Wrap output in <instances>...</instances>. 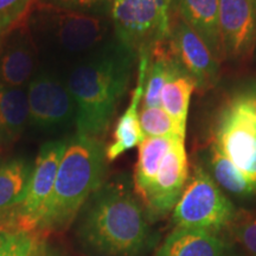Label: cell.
Returning a JSON list of instances; mask_svg holds the SVG:
<instances>
[{
  "mask_svg": "<svg viewBox=\"0 0 256 256\" xmlns=\"http://www.w3.org/2000/svg\"><path fill=\"white\" fill-rule=\"evenodd\" d=\"M66 142L68 140L50 142L42 146L36 164L34 165L26 194L23 202L6 218L10 220L11 226H14L11 230L30 232L36 230L42 210L55 185L56 174L66 151Z\"/></svg>",
  "mask_w": 256,
  "mask_h": 256,
  "instance_id": "cell-8",
  "label": "cell"
},
{
  "mask_svg": "<svg viewBox=\"0 0 256 256\" xmlns=\"http://www.w3.org/2000/svg\"><path fill=\"white\" fill-rule=\"evenodd\" d=\"M46 256H60V255L57 254L55 250H49V248H48V255Z\"/></svg>",
  "mask_w": 256,
  "mask_h": 256,
  "instance_id": "cell-31",
  "label": "cell"
},
{
  "mask_svg": "<svg viewBox=\"0 0 256 256\" xmlns=\"http://www.w3.org/2000/svg\"><path fill=\"white\" fill-rule=\"evenodd\" d=\"M232 234L249 256H256V214L238 218L232 224Z\"/></svg>",
  "mask_w": 256,
  "mask_h": 256,
  "instance_id": "cell-25",
  "label": "cell"
},
{
  "mask_svg": "<svg viewBox=\"0 0 256 256\" xmlns=\"http://www.w3.org/2000/svg\"><path fill=\"white\" fill-rule=\"evenodd\" d=\"M171 55L196 83V89L206 90L218 81L220 62L192 28L178 20L168 36Z\"/></svg>",
  "mask_w": 256,
  "mask_h": 256,
  "instance_id": "cell-11",
  "label": "cell"
},
{
  "mask_svg": "<svg viewBox=\"0 0 256 256\" xmlns=\"http://www.w3.org/2000/svg\"><path fill=\"white\" fill-rule=\"evenodd\" d=\"M152 2H160V4L168 6V8H170V6H171V4H172V0H152Z\"/></svg>",
  "mask_w": 256,
  "mask_h": 256,
  "instance_id": "cell-29",
  "label": "cell"
},
{
  "mask_svg": "<svg viewBox=\"0 0 256 256\" xmlns=\"http://www.w3.org/2000/svg\"><path fill=\"white\" fill-rule=\"evenodd\" d=\"M106 168L107 156L100 139L81 134L69 139L36 230L50 232L68 228L92 194L104 184Z\"/></svg>",
  "mask_w": 256,
  "mask_h": 256,
  "instance_id": "cell-3",
  "label": "cell"
},
{
  "mask_svg": "<svg viewBox=\"0 0 256 256\" xmlns=\"http://www.w3.org/2000/svg\"><path fill=\"white\" fill-rule=\"evenodd\" d=\"M194 89V80L186 72H180L170 80L162 92V108L184 130H186L188 104Z\"/></svg>",
  "mask_w": 256,
  "mask_h": 256,
  "instance_id": "cell-22",
  "label": "cell"
},
{
  "mask_svg": "<svg viewBox=\"0 0 256 256\" xmlns=\"http://www.w3.org/2000/svg\"><path fill=\"white\" fill-rule=\"evenodd\" d=\"M223 58L246 60L256 43V0H220Z\"/></svg>",
  "mask_w": 256,
  "mask_h": 256,
  "instance_id": "cell-12",
  "label": "cell"
},
{
  "mask_svg": "<svg viewBox=\"0 0 256 256\" xmlns=\"http://www.w3.org/2000/svg\"><path fill=\"white\" fill-rule=\"evenodd\" d=\"M188 182L185 138L176 139L162 159L154 180L140 198L148 220H159L174 211Z\"/></svg>",
  "mask_w": 256,
  "mask_h": 256,
  "instance_id": "cell-9",
  "label": "cell"
},
{
  "mask_svg": "<svg viewBox=\"0 0 256 256\" xmlns=\"http://www.w3.org/2000/svg\"><path fill=\"white\" fill-rule=\"evenodd\" d=\"M37 236L23 230H0V256H30Z\"/></svg>",
  "mask_w": 256,
  "mask_h": 256,
  "instance_id": "cell-24",
  "label": "cell"
},
{
  "mask_svg": "<svg viewBox=\"0 0 256 256\" xmlns=\"http://www.w3.org/2000/svg\"><path fill=\"white\" fill-rule=\"evenodd\" d=\"M78 235L101 256H140L151 244L145 211L126 184H102L81 210Z\"/></svg>",
  "mask_w": 256,
  "mask_h": 256,
  "instance_id": "cell-1",
  "label": "cell"
},
{
  "mask_svg": "<svg viewBox=\"0 0 256 256\" xmlns=\"http://www.w3.org/2000/svg\"><path fill=\"white\" fill-rule=\"evenodd\" d=\"M182 20L203 40L215 58H223L218 14L220 0H178Z\"/></svg>",
  "mask_w": 256,
  "mask_h": 256,
  "instance_id": "cell-16",
  "label": "cell"
},
{
  "mask_svg": "<svg viewBox=\"0 0 256 256\" xmlns=\"http://www.w3.org/2000/svg\"><path fill=\"white\" fill-rule=\"evenodd\" d=\"M179 136L145 138L139 145V154L134 170V191L142 198L154 180L166 153ZM183 138V136H182Z\"/></svg>",
  "mask_w": 256,
  "mask_h": 256,
  "instance_id": "cell-19",
  "label": "cell"
},
{
  "mask_svg": "<svg viewBox=\"0 0 256 256\" xmlns=\"http://www.w3.org/2000/svg\"><path fill=\"white\" fill-rule=\"evenodd\" d=\"M32 0H0V23L10 28L18 22Z\"/></svg>",
  "mask_w": 256,
  "mask_h": 256,
  "instance_id": "cell-26",
  "label": "cell"
},
{
  "mask_svg": "<svg viewBox=\"0 0 256 256\" xmlns=\"http://www.w3.org/2000/svg\"><path fill=\"white\" fill-rule=\"evenodd\" d=\"M248 92H250V94H252V98H254V100L256 101V83H255V84H254V86H252V88H249V89H248Z\"/></svg>",
  "mask_w": 256,
  "mask_h": 256,
  "instance_id": "cell-30",
  "label": "cell"
},
{
  "mask_svg": "<svg viewBox=\"0 0 256 256\" xmlns=\"http://www.w3.org/2000/svg\"><path fill=\"white\" fill-rule=\"evenodd\" d=\"M170 8L152 0H114L112 20L119 44L138 56L151 54L168 40Z\"/></svg>",
  "mask_w": 256,
  "mask_h": 256,
  "instance_id": "cell-6",
  "label": "cell"
},
{
  "mask_svg": "<svg viewBox=\"0 0 256 256\" xmlns=\"http://www.w3.org/2000/svg\"><path fill=\"white\" fill-rule=\"evenodd\" d=\"M235 248L218 234L174 228L166 236L154 256H236Z\"/></svg>",
  "mask_w": 256,
  "mask_h": 256,
  "instance_id": "cell-15",
  "label": "cell"
},
{
  "mask_svg": "<svg viewBox=\"0 0 256 256\" xmlns=\"http://www.w3.org/2000/svg\"><path fill=\"white\" fill-rule=\"evenodd\" d=\"M6 30H8V28H5L4 25L0 23V37H2V34H4V32H6Z\"/></svg>",
  "mask_w": 256,
  "mask_h": 256,
  "instance_id": "cell-32",
  "label": "cell"
},
{
  "mask_svg": "<svg viewBox=\"0 0 256 256\" xmlns=\"http://www.w3.org/2000/svg\"><path fill=\"white\" fill-rule=\"evenodd\" d=\"M212 142L244 174L256 194V101L248 90L234 96L220 110Z\"/></svg>",
  "mask_w": 256,
  "mask_h": 256,
  "instance_id": "cell-5",
  "label": "cell"
},
{
  "mask_svg": "<svg viewBox=\"0 0 256 256\" xmlns=\"http://www.w3.org/2000/svg\"><path fill=\"white\" fill-rule=\"evenodd\" d=\"M132 55L119 44L88 57L70 72L66 87L76 106L78 134L98 139L107 132L127 92Z\"/></svg>",
  "mask_w": 256,
  "mask_h": 256,
  "instance_id": "cell-2",
  "label": "cell"
},
{
  "mask_svg": "<svg viewBox=\"0 0 256 256\" xmlns=\"http://www.w3.org/2000/svg\"><path fill=\"white\" fill-rule=\"evenodd\" d=\"M28 122L38 128H55L76 119V106L66 83L42 72L32 78L28 89Z\"/></svg>",
  "mask_w": 256,
  "mask_h": 256,
  "instance_id": "cell-10",
  "label": "cell"
},
{
  "mask_svg": "<svg viewBox=\"0 0 256 256\" xmlns=\"http://www.w3.org/2000/svg\"><path fill=\"white\" fill-rule=\"evenodd\" d=\"M30 28H36L48 37L62 54H84L104 40L107 26L102 18L87 12L63 10L36 4L31 14Z\"/></svg>",
  "mask_w": 256,
  "mask_h": 256,
  "instance_id": "cell-7",
  "label": "cell"
},
{
  "mask_svg": "<svg viewBox=\"0 0 256 256\" xmlns=\"http://www.w3.org/2000/svg\"><path fill=\"white\" fill-rule=\"evenodd\" d=\"M160 46L153 51L154 58L150 60L147 70L142 107H162V92L165 84L178 74L185 72L171 54L160 50Z\"/></svg>",
  "mask_w": 256,
  "mask_h": 256,
  "instance_id": "cell-20",
  "label": "cell"
},
{
  "mask_svg": "<svg viewBox=\"0 0 256 256\" xmlns=\"http://www.w3.org/2000/svg\"><path fill=\"white\" fill-rule=\"evenodd\" d=\"M210 176L220 188L235 197L248 198L255 194L254 188L240 170L220 152L215 144L210 146Z\"/></svg>",
  "mask_w": 256,
  "mask_h": 256,
  "instance_id": "cell-21",
  "label": "cell"
},
{
  "mask_svg": "<svg viewBox=\"0 0 256 256\" xmlns=\"http://www.w3.org/2000/svg\"><path fill=\"white\" fill-rule=\"evenodd\" d=\"M150 60H151V55L148 54H142L139 56L136 87L133 92L132 100L124 113L118 120L113 142L106 148V156L110 162H113L124 153L134 148L136 146H139L145 139L142 126H140L139 106L142 102L144 92H145V81Z\"/></svg>",
  "mask_w": 256,
  "mask_h": 256,
  "instance_id": "cell-14",
  "label": "cell"
},
{
  "mask_svg": "<svg viewBox=\"0 0 256 256\" xmlns=\"http://www.w3.org/2000/svg\"><path fill=\"white\" fill-rule=\"evenodd\" d=\"M140 126L145 138L183 136L186 130L172 119L162 107H142L140 112Z\"/></svg>",
  "mask_w": 256,
  "mask_h": 256,
  "instance_id": "cell-23",
  "label": "cell"
},
{
  "mask_svg": "<svg viewBox=\"0 0 256 256\" xmlns=\"http://www.w3.org/2000/svg\"><path fill=\"white\" fill-rule=\"evenodd\" d=\"M48 255V244L44 240L38 238L34 243L30 256H46Z\"/></svg>",
  "mask_w": 256,
  "mask_h": 256,
  "instance_id": "cell-28",
  "label": "cell"
},
{
  "mask_svg": "<svg viewBox=\"0 0 256 256\" xmlns=\"http://www.w3.org/2000/svg\"><path fill=\"white\" fill-rule=\"evenodd\" d=\"M28 122V104L24 89L0 84V145L14 142Z\"/></svg>",
  "mask_w": 256,
  "mask_h": 256,
  "instance_id": "cell-18",
  "label": "cell"
},
{
  "mask_svg": "<svg viewBox=\"0 0 256 256\" xmlns=\"http://www.w3.org/2000/svg\"><path fill=\"white\" fill-rule=\"evenodd\" d=\"M34 165L24 159L0 162V220L8 218L26 194Z\"/></svg>",
  "mask_w": 256,
  "mask_h": 256,
  "instance_id": "cell-17",
  "label": "cell"
},
{
  "mask_svg": "<svg viewBox=\"0 0 256 256\" xmlns=\"http://www.w3.org/2000/svg\"><path fill=\"white\" fill-rule=\"evenodd\" d=\"M238 216L232 202L210 174L196 165L180 200L176 204L172 222L177 229L206 230L220 234Z\"/></svg>",
  "mask_w": 256,
  "mask_h": 256,
  "instance_id": "cell-4",
  "label": "cell"
},
{
  "mask_svg": "<svg viewBox=\"0 0 256 256\" xmlns=\"http://www.w3.org/2000/svg\"><path fill=\"white\" fill-rule=\"evenodd\" d=\"M110 2H114V0H38L40 4L69 10V11L87 12V14H89V11L96 6H100Z\"/></svg>",
  "mask_w": 256,
  "mask_h": 256,
  "instance_id": "cell-27",
  "label": "cell"
},
{
  "mask_svg": "<svg viewBox=\"0 0 256 256\" xmlns=\"http://www.w3.org/2000/svg\"><path fill=\"white\" fill-rule=\"evenodd\" d=\"M37 49L26 24L6 32L0 44V84L22 88L31 78Z\"/></svg>",
  "mask_w": 256,
  "mask_h": 256,
  "instance_id": "cell-13",
  "label": "cell"
}]
</instances>
